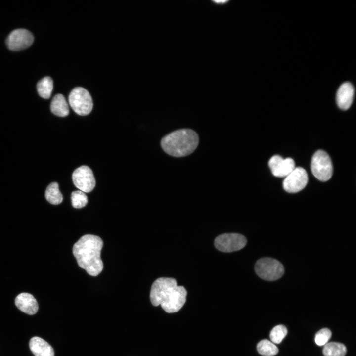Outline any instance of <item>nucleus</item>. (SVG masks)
I'll return each mask as SVG.
<instances>
[{
    "mask_svg": "<svg viewBox=\"0 0 356 356\" xmlns=\"http://www.w3.org/2000/svg\"><path fill=\"white\" fill-rule=\"evenodd\" d=\"M312 174L318 180H328L333 174V165L328 154L325 151L319 150L313 155L311 164Z\"/></svg>",
    "mask_w": 356,
    "mask_h": 356,
    "instance_id": "39448f33",
    "label": "nucleus"
},
{
    "mask_svg": "<svg viewBox=\"0 0 356 356\" xmlns=\"http://www.w3.org/2000/svg\"><path fill=\"white\" fill-rule=\"evenodd\" d=\"M75 186L84 192H90L95 187V180L92 170L87 166H82L75 169L72 174Z\"/></svg>",
    "mask_w": 356,
    "mask_h": 356,
    "instance_id": "1a4fd4ad",
    "label": "nucleus"
},
{
    "mask_svg": "<svg viewBox=\"0 0 356 356\" xmlns=\"http://www.w3.org/2000/svg\"><path fill=\"white\" fill-rule=\"evenodd\" d=\"M213 1L214 2H215V3H218V4L219 2H222V3H226V2L228 1V0H222V1H220V0H214V1H213Z\"/></svg>",
    "mask_w": 356,
    "mask_h": 356,
    "instance_id": "5701e85b",
    "label": "nucleus"
},
{
    "mask_svg": "<svg viewBox=\"0 0 356 356\" xmlns=\"http://www.w3.org/2000/svg\"><path fill=\"white\" fill-rule=\"evenodd\" d=\"M255 270L260 278L268 281L278 279L284 272V267L281 263L271 258H263L257 261Z\"/></svg>",
    "mask_w": 356,
    "mask_h": 356,
    "instance_id": "20e7f679",
    "label": "nucleus"
},
{
    "mask_svg": "<svg viewBox=\"0 0 356 356\" xmlns=\"http://www.w3.org/2000/svg\"><path fill=\"white\" fill-rule=\"evenodd\" d=\"M247 243V239L242 234L235 233H225L217 236L214 241L215 247L223 252H232L240 250Z\"/></svg>",
    "mask_w": 356,
    "mask_h": 356,
    "instance_id": "0eeeda50",
    "label": "nucleus"
},
{
    "mask_svg": "<svg viewBox=\"0 0 356 356\" xmlns=\"http://www.w3.org/2000/svg\"><path fill=\"white\" fill-rule=\"evenodd\" d=\"M187 291L185 288L178 286L173 278L160 277L153 283L150 298L154 306L161 305L168 313L178 311L186 301Z\"/></svg>",
    "mask_w": 356,
    "mask_h": 356,
    "instance_id": "f257e3e1",
    "label": "nucleus"
},
{
    "mask_svg": "<svg viewBox=\"0 0 356 356\" xmlns=\"http://www.w3.org/2000/svg\"><path fill=\"white\" fill-rule=\"evenodd\" d=\"M308 181V176L306 170L302 167H295L287 176L283 182V187L289 193H296L304 189Z\"/></svg>",
    "mask_w": 356,
    "mask_h": 356,
    "instance_id": "9d476101",
    "label": "nucleus"
},
{
    "mask_svg": "<svg viewBox=\"0 0 356 356\" xmlns=\"http://www.w3.org/2000/svg\"><path fill=\"white\" fill-rule=\"evenodd\" d=\"M103 244L99 236L86 234L73 247V254L79 266L91 276H97L103 270V264L100 258Z\"/></svg>",
    "mask_w": 356,
    "mask_h": 356,
    "instance_id": "f03ea898",
    "label": "nucleus"
},
{
    "mask_svg": "<svg viewBox=\"0 0 356 356\" xmlns=\"http://www.w3.org/2000/svg\"><path fill=\"white\" fill-rule=\"evenodd\" d=\"M322 352L324 356H345L347 349L342 343L332 342L324 345Z\"/></svg>",
    "mask_w": 356,
    "mask_h": 356,
    "instance_id": "f3484780",
    "label": "nucleus"
},
{
    "mask_svg": "<svg viewBox=\"0 0 356 356\" xmlns=\"http://www.w3.org/2000/svg\"><path fill=\"white\" fill-rule=\"evenodd\" d=\"M50 109L52 113L59 117H66L69 113L67 102L61 94L54 96L51 102Z\"/></svg>",
    "mask_w": 356,
    "mask_h": 356,
    "instance_id": "2eb2a0df",
    "label": "nucleus"
},
{
    "mask_svg": "<svg viewBox=\"0 0 356 356\" xmlns=\"http://www.w3.org/2000/svg\"><path fill=\"white\" fill-rule=\"evenodd\" d=\"M15 304L21 311L28 315L35 314L38 311L37 300L32 294L28 293H22L17 295Z\"/></svg>",
    "mask_w": 356,
    "mask_h": 356,
    "instance_id": "f8f14e48",
    "label": "nucleus"
},
{
    "mask_svg": "<svg viewBox=\"0 0 356 356\" xmlns=\"http://www.w3.org/2000/svg\"><path fill=\"white\" fill-rule=\"evenodd\" d=\"M29 347L35 356H54L51 346L40 337H32L29 342Z\"/></svg>",
    "mask_w": 356,
    "mask_h": 356,
    "instance_id": "4468645a",
    "label": "nucleus"
},
{
    "mask_svg": "<svg viewBox=\"0 0 356 356\" xmlns=\"http://www.w3.org/2000/svg\"><path fill=\"white\" fill-rule=\"evenodd\" d=\"M72 204L74 208L77 209L84 207L88 203V197L85 192L77 190L71 193Z\"/></svg>",
    "mask_w": 356,
    "mask_h": 356,
    "instance_id": "aec40b11",
    "label": "nucleus"
},
{
    "mask_svg": "<svg viewBox=\"0 0 356 356\" xmlns=\"http://www.w3.org/2000/svg\"><path fill=\"white\" fill-rule=\"evenodd\" d=\"M37 89L39 95L44 98L48 99L53 89V81L50 77H45L40 80L37 85Z\"/></svg>",
    "mask_w": 356,
    "mask_h": 356,
    "instance_id": "a211bd4d",
    "label": "nucleus"
},
{
    "mask_svg": "<svg viewBox=\"0 0 356 356\" xmlns=\"http://www.w3.org/2000/svg\"><path fill=\"white\" fill-rule=\"evenodd\" d=\"M287 333L286 327L283 325L275 326L270 333V338L273 343L279 344Z\"/></svg>",
    "mask_w": 356,
    "mask_h": 356,
    "instance_id": "412c9836",
    "label": "nucleus"
},
{
    "mask_svg": "<svg viewBox=\"0 0 356 356\" xmlns=\"http://www.w3.org/2000/svg\"><path fill=\"white\" fill-rule=\"evenodd\" d=\"M68 100L72 109L79 115H87L92 109V97L89 92L82 87L73 89L69 95Z\"/></svg>",
    "mask_w": 356,
    "mask_h": 356,
    "instance_id": "423d86ee",
    "label": "nucleus"
},
{
    "mask_svg": "<svg viewBox=\"0 0 356 356\" xmlns=\"http://www.w3.org/2000/svg\"><path fill=\"white\" fill-rule=\"evenodd\" d=\"M331 335L332 333L328 328L321 329L316 333L315 342L318 346H324L328 343Z\"/></svg>",
    "mask_w": 356,
    "mask_h": 356,
    "instance_id": "4be33fe9",
    "label": "nucleus"
},
{
    "mask_svg": "<svg viewBox=\"0 0 356 356\" xmlns=\"http://www.w3.org/2000/svg\"><path fill=\"white\" fill-rule=\"evenodd\" d=\"M34 40V36L29 31L20 28L10 32L6 39V44L9 50L19 51L30 46Z\"/></svg>",
    "mask_w": 356,
    "mask_h": 356,
    "instance_id": "6e6552de",
    "label": "nucleus"
},
{
    "mask_svg": "<svg viewBox=\"0 0 356 356\" xmlns=\"http://www.w3.org/2000/svg\"><path fill=\"white\" fill-rule=\"evenodd\" d=\"M45 197L53 205H58L62 202L63 196L59 189L57 182H53L48 185L45 192Z\"/></svg>",
    "mask_w": 356,
    "mask_h": 356,
    "instance_id": "dca6fc26",
    "label": "nucleus"
},
{
    "mask_svg": "<svg viewBox=\"0 0 356 356\" xmlns=\"http://www.w3.org/2000/svg\"><path fill=\"white\" fill-rule=\"evenodd\" d=\"M268 165L273 175L277 177H286L295 168L293 159H283L279 155L272 156L268 162Z\"/></svg>",
    "mask_w": 356,
    "mask_h": 356,
    "instance_id": "9b49d317",
    "label": "nucleus"
},
{
    "mask_svg": "<svg viewBox=\"0 0 356 356\" xmlns=\"http://www.w3.org/2000/svg\"><path fill=\"white\" fill-rule=\"evenodd\" d=\"M354 94V89L349 82L341 85L336 94V102L338 107L342 110H347L351 106Z\"/></svg>",
    "mask_w": 356,
    "mask_h": 356,
    "instance_id": "ddd939ff",
    "label": "nucleus"
},
{
    "mask_svg": "<svg viewBox=\"0 0 356 356\" xmlns=\"http://www.w3.org/2000/svg\"><path fill=\"white\" fill-rule=\"evenodd\" d=\"M199 137L197 133L189 129H181L165 135L161 141V146L168 154L181 157L191 154L197 148Z\"/></svg>",
    "mask_w": 356,
    "mask_h": 356,
    "instance_id": "7ed1b4c3",
    "label": "nucleus"
},
{
    "mask_svg": "<svg viewBox=\"0 0 356 356\" xmlns=\"http://www.w3.org/2000/svg\"><path fill=\"white\" fill-rule=\"evenodd\" d=\"M257 349L260 354L265 356H272L278 352L276 346L267 339L260 341L257 344Z\"/></svg>",
    "mask_w": 356,
    "mask_h": 356,
    "instance_id": "6ab92c4d",
    "label": "nucleus"
}]
</instances>
